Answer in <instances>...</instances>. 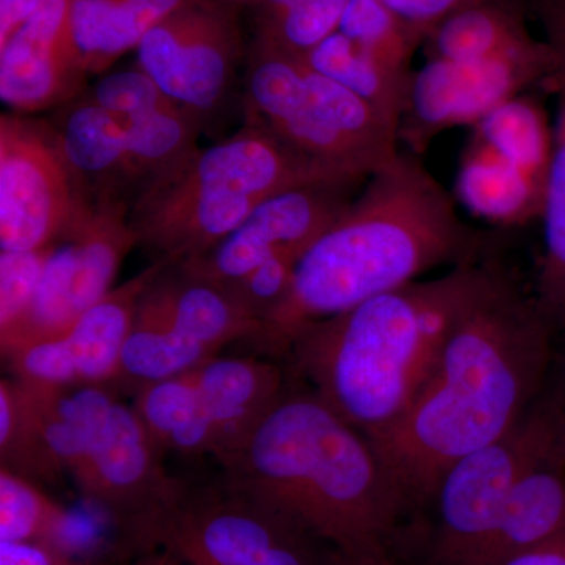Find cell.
<instances>
[{
    "label": "cell",
    "instance_id": "cell-11",
    "mask_svg": "<svg viewBox=\"0 0 565 565\" xmlns=\"http://www.w3.org/2000/svg\"><path fill=\"white\" fill-rule=\"evenodd\" d=\"M556 52L548 41L478 62L430 58L408 82L399 139L416 152L446 129L478 125L523 88L552 76Z\"/></svg>",
    "mask_w": 565,
    "mask_h": 565
},
{
    "label": "cell",
    "instance_id": "cell-17",
    "mask_svg": "<svg viewBox=\"0 0 565 565\" xmlns=\"http://www.w3.org/2000/svg\"><path fill=\"white\" fill-rule=\"evenodd\" d=\"M73 0H40L39 9L0 46V96L17 114L47 109L81 87L73 32Z\"/></svg>",
    "mask_w": 565,
    "mask_h": 565
},
{
    "label": "cell",
    "instance_id": "cell-37",
    "mask_svg": "<svg viewBox=\"0 0 565 565\" xmlns=\"http://www.w3.org/2000/svg\"><path fill=\"white\" fill-rule=\"evenodd\" d=\"M302 2L303 0H256L253 7L258 9L259 31L270 28Z\"/></svg>",
    "mask_w": 565,
    "mask_h": 565
},
{
    "label": "cell",
    "instance_id": "cell-7",
    "mask_svg": "<svg viewBox=\"0 0 565 565\" xmlns=\"http://www.w3.org/2000/svg\"><path fill=\"white\" fill-rule=\"evenodd\" d=\"M565 424L555 371L530 412L492 444L460 457L441 476L418 527V565H468L490 537L516 479Z\"/></svg>",
    "mask_w": 565,
    "mask_h": 565
},
{
    "label": "cell",
    "instance_id": "cell-4",
    "mask_svg": "<svg viewBox=\"0 0 565 565\" xmlns=\"http://www.w3.org/2000/svg\"><path fill=\"white\" fill-rule=\"evenodd\" d=\"M500 266L471 259L310 323L285 363L364 437L384 433L415 403L457 319Z\"/></svg>",
    "mask_w": 565,
    "mask_h": 565
},
{
    "label": "cell",
    "instance_id": "cell-31",
    "mask_svg": "<svg viewBox=\"0 0 565 565\" xmlns=\"http://www.w3.org/2000/svg\"><path fill=\"white\" fill-rule=\"evenodd\" d=\"M92 102L118 117H139L177 106L139 66L103 77L93 90Z\"/></svg>",
    "mask_w": 565,
    "mask_h": 565
},
{
    "label": "cell",
    "instance_id": "cell-9",
    "mask_svg": "<svg viewBox=\"0 0 565 565\" xmlns=\"http://www.w3.org/2000/svg\"><path fill=\"white\" fill-rule=\"evenodd\" d=\"M139 236L129 204L98 200L55 243L28 310L0 332L3 360L68 332L85 311L111 291L122 259Z\"/></svg>",
    "mask_w": 565,
    "mask_h": 565
},
{
    "label": "cell",
    "instance_id": "cell-20",
    "mask_svg": "<svg viewBox=\"0 0 565 565\" xmlns=\"http://www.w3.org/2000/svg\"><path fill=\"white\" fill-rule=\"evenodd\" d=\"M63 154L90 199L120 200L136 189L120 118L92 99L71 107L61 128ZM128 203V202H126Z\"/></svg>",
    "mask_w": 565,
    "mask_h": 565
},
{
    "label": "cell",
    "instance_id": "cell-28",
    "mask_svg": "<svg viewBox=\"0 0 565 565\" xmlns=\"http://www.w3.org/2000/svg\"><path fill=\"white\" fill-rule=\"evenodd\" d=\"M338 32L362 47L396 79L411 82L412 55L423 39L382 0H351Z\"/></svg>",
    "mask_w": 565,
    "mask_h": 565
},
{
    "label": "cell",
    "instance_id": "cell-29",
    "mask_svg": "<svg viewBox=\"0 0 565 565\" xmlns=\"http://www.w3.org/2000/svg\"><path fill=\"white\" fill-rule=\"evenodd\" d=\"M349 2L351 0H303L280 21L258 31V39L303 57L338 31Z\"/></svg>",
    "mask_w": 565,
    "mask_h": 565
},
{
    "label": "cell",
    "instance_id": "cell-24",
    "mask_svg": "<svg viewBox=\"0 0 565 565\" xmlns=\"http://www.w3.org/2000/svg\"><path fill=\"white\" fill-rule=\"evenodd\" d=\"M87 535L79 515L31 479L0 467V541L43 542L77 555Z\"/></svg>",
    "mask_w": 565,
    "mask_h": 565
},
{
    "label": "cell",
    "instance_id": "cell-26",
    "mask_svg": "<svg viewBox=\"0 0 565 565\" xmlns=\"http://www.w3.org/2000/svg\"><path fill=\"white\" fill-rule=\"evenodd\" d=\"M118 118L125 129L126 150L136 178L137 193L148 182L172 172L196 151V120L180 106L139 117Z\"/></svg>",
    "mask_w": 565,
    "mask_h": 565
},
{
    "label": "cell",
    "instance_id": "cell-40",
    "mask_svg": "<svg viewBox=\"0 0 565 565\" xmlns=\"http://www.w3.org/2000/svg\"><path fill=\"white\" fill-rule=\"evenodd\" d=\"M211 2L217 3V6L225 7V9L233 10L237 7L253 6L256 0H211Z\"/></svg>",
    "mask_w": 565,
    "mask_h": 565
},
{
    "label": "cell",
    "instance_id": "cell-13",
    "mask_svg": "<svg viewBox=\"0 0 565 565\" xmlns=\"http://www.w3.org/2000/svg\"><path fill=\"white\" fill-rule=\"evenodd\" d=\"M359 181L329 178L277 193L210 252L178 264L185 273L228 289L275 256L300 259L352 202Z\"/></svg>",
    "mask_w": 565,
    "mask_h": 565
},
{
    "label": "cell",
    "instance_id": "cell-35",
    "mask_svg": "<svg viewBox=\"0 0 565 565\" xmlns=\"http://www.w3.org/2000/svg\"><path fill=\"white\" fill-rule=\"evenodd\" d=\"M40 0H0V46L39 9Z\"/></svg>",
    "mask_w": 565,
    "mask_h": 565
},
{
    "label": "cell",
    "instance_id": "cell-6",
    "mask_svg": "<svg viewBox=\"0 0 565 565\" xmlns=\"http://www.w3.org/2000/svg\"><path fill=\"white\" fill-rule=\"evenodd\" d=\"M291 381L288 364L263 356H215L134 396L141 422L163 452L232 456Z\"/></svg>",
    "mask_w": 565,
    "mask_h": 565
},
{
    "label": "cell",
    "instance_id": "cell-23",
    "mask_svg": "<svg viewBox=\"0 0 565 565\" xmlns=\"http://www.w3.org/2000/svg\"><path fill=\"white\" fill-rule=\"evenodd\" d=\"M427 39L433 57L451 62L486 61L539 43L514 9L493 0H471L440 22Z\"/></svg>",
    "mask_w": 565,
    "mask_h": 565
},
{
    "label": "cell",
    "instance_id": "cell-8",
    "mask_svg": "<svg viewBox=\"0 0 565 565\" xmlns=\"http://www.w3.org/2000/svg\"><path fill=\"white\" fill-rule=\"evenodd\" d=\"M121 531L136 548L161 553L177 565H259L308 534L222 478L206 487L182 486L172 501Z\"/></svg>",
    "mask_w": 565,
    "mask_h": 565
},
{
    "label": "cell",
    "instance_id": "cell-25",
    "mask_svg": "<svg viewBox=\"0 0 565 565\" xmlns=\"http://www.w3.org/2000/svg\"><path fill=\"white\" fill-rule=\"evenodd\" d=\"M300 58L370 104L399 132L408 82L396 79L343 33H332Z\"/></svg>",
    "mask_w": 565,
    "mask_h": 565
},
{
    "label": "cell",
    "instance_id": "cell-15",
    "mask_svg": "<svg viewBox=\"0 0 565 565\" xmlns=\"http://www.w3.org/2000/svg\"><path fill=\"white\" fill-rule=\"evenodd\" d=\"M174 263L158 259L111 289L68 332L14 355L9 362L14 377L50 385H111L140 297Z\"/></svg>",
    "mask_w": 565,
    "mask_h": 565
},
{
    "label": "cell",
    "instance_id": "cell-16",
    "mask_svg": "<svg viewBox=\"0 0 565 565\" xmlns=\"http://www.w3.org/2000/svg\"><path fill=\"white\" fill-rule=\"evenodd\" d=\"M134 321L166 330L207 359H215L237 341L270 355L266 323L232 292L185 273L178 263L167 267L143 292Z\"/></svg>",
    "mask_w": 565,
    "mask_h": 565
},
{
    "label": "cell",
    "instance_id": "cell-27",
    "mask_svg": "<svg viewBox=\"0 0 565 565\" xmlns=\"http://www.w3.org/2000/svg\"><path fill=\"white\" fill-rule=\"evenodd\" d=\"M475 136L505 161L548 184L553 128L533 99L519 95L501 104L475 125Z\"/></svg>",
    "mask_w": 565,
    "mask_h": 565
},
{
    "label": "cell",
    "instance_id": "cell-1",
    "mask_svg": "<svg viewBox=\"0 0 565 565\" xmlns=\"http://www.w3.org/2000/svg\"><path fill=\"white\" fill-rule=\"evenodd\" d=\"M557 329L503 266L457 319L407 414L367 438L422 525L441 476L522 422L555 371Z\"/></svg>",
    "mask_w": 565,
    "mask_h": 565
},
{
    "label": "cell",
    "instance_id": "cell-32",
    "mask_svg": "<svg viewBox=\"0 0 565 565\" xmlns=\"http://www.w3.org/2000/svg\"><path fill=\"white\" fill-rule=\"evenodd\" d=\"M0 565H126L107 561L85 559L70 555L43 542L0 541ZM132 565H156L152 557Z\"/></svg>",
    "mask_w": 565,
    "mask_h": 565
},
{
    "label": "cell",
    "instance_id": "cell-14",
    "mask_svg": "<svg viewBox=\"0 0 565 565\" xmlns=\"http://www.w3.org/2000/svg\"><path fill=\"white\" fill-rule=\"evenodd\" d=\"M162 455L136 408L117 399L88 438L70 478L85 500L120 526L158 511L185 484L167 473Z\"/></svg>",
    "mask_w": 565,
    "mask_h": 565
},
{
    "label": "cell",
    "instance_id": "cell-36",
    "mask_svg": "<svg viewBox=\"0 0 565 565\" xmlns=\"http://www.w3.org/2000/svg\"><path fill=\"white\" fill-rule=\"evenodd\" d=\"M504 565H565V533L546 544L512 557Z\"/></svg>",
    "mask_w": 565,
    "mask_h": 565
},
{
    "label": "cell",
    "instance_id": "cell-34",
    "mask_svg": "<svg viewBox=\"0 0 565 565\" xmlns=\"http://www.w3.org/2000/svg\"><path fill=\"white\" fill-rule=\"evenodd\" d=\"M334 550L310 534L300 535L275 550L259 565H330Z\"/></svg>",
    "mask_w": 565,
    "mask_h": 565
},
{
    "label": "cell",
    "instance_id": "cell-5",
    "mask_svg": "<svg viewBox=\"0 0 565 565\" xmlns=\"http://www.w3.org/2000/svg\"><path fill=\"white\" fill-rule=\"evenodd\" d=\"M248 120L334 177L367 180L399 154V132L362 98L291 55L245 77Z\"/></svg>",
    "mask_w": 565,
    "mask_h": 565
},
{
    "label": "cell",
    "instance_id": "cell-3",
    "mask_svg": "<svg viewBox=\"0 0 565 565\" xmlns=\"http://www.w3.org/2000/svg\"><path fill=\"white\" fill-rule=\"evenodd\" d=\"M478 248L440 182L415 154L399 152L300 256L288 292L266 319L270 356L285 362L292 338L310 323L445 264L471 262Z\"/></svg>",
    "mask_w": 565,
    "mask_h": 565
},
{
    "label": "cell",
    "instance_id": "cell-19",
    "mask_svg": "<svg viewBox=\"0 0 565 565\" xmlns=\"http://www.w3.org/2000/svg\"><path fill=\"white\" fill-rule=\"evenodd\" d=\"M537 13L546 41L556 52L552 79L556 85V122L544 207L545 255L534 294L556 329L565 327V0H537Z\"/></svg>",
    "mask_w": 565,
    "mask_h": 565
},
{
    "label": "cell",
    "instance_id": "cell-2",
    "mask_svg": "<svg viewBox=\"0 0 565 565\" xmlns=\"http://www.w3.org/2000/svg\"><path fill=\"white\" fill-rule=\"evenodd\" d=\"M221 467L226 484L334 552L381 553L401 563L414 544V511L374 446L292 373Z\"/></svg>",
    "mask_w": 565,
    "mask_h": 565
},
{
    "label": "cell",
    "instance_id": "cell-30",
    "mask_svg": "<svg viewBox=\"0 0 565 565\" xmlns=\"http://www.w3.org/2000/svg\"><path fill=\"white\" fill-rule=\"evenodd\" d=\"M54 245L41 250L0 252V332L28 310Z\"/></svg>",
    "mask_w": 565,
    "mask_h": 565
},
{
    "label": "cell",
    "instance_id": "cell-10",
    "mask_svg": "<svg viewBox=\"0 0 565 565\" xmlns=\"http://www.w3.org/2000/svg\"><path fill=\"white\" fill-rule=\"evenodd\" d=\"M93 202L63 154L57 129L20 114L0 117L2 252L51 247Z\"/></svg>",
    "mask_w": 565,
    "mask_h": 565
},
{
    "label": "cell",
    "instance_id": "cell-22",
    "mask_svg": "<svg viewBox=\"0 0 565 565\" xmlns=\"http://www.w3.org/2000/svg\"><path fill=\"white\" fill-rule=\"evenodd\" d=\"M465 152L457 177V193L476 215L500 223H519L544 214L546 184L505 161L478 139Z\"/></svg>",
    "mask_w": 565,
    "mask_h": 565
},
{
    "label": "cell",
    "instance_id": "cell-12",
    "mask_svg": "<svg viewBox=\"0 0 565 565\" xmlns=\"http://www.w3.org/2000/svg\"><path fill=\"white\" fill-rule=\"evenodd\" d=\"M139 68L196 121L228 95L241 57L233 10L192 0L147 33L137 47Z\"/></svg>",
    "mask_w": 565,
    "mask_h": 565
},
{
    "label": "cell",
    "instance_id": "cell-39",
    "mask_svg": "<svg viewBox=\"0 0 565 565\" xmlns=\"http://www.w3.org/2000/svg\"><path fill=\"white\" fill-rule=\"evenodd\" d=\"M555 375L557 384H559L561 393H563L565 405V327L557 330Z\"/></svg>",
    "mask_w": 565,
    "mask_h": 565
},
{
    "label": "cell",
    "instance_id": "cell-38",
    "mask_svg": "<svg viewBox=\"0 0 565 565\" xmlns=\"http://www.w3.org/2000/svg\"><path fill=\"white\" fill-rule=\"evenodd\" d=\"M330 565H403L393 556L381 555V553H362V555H351V553L334 552L332 564Z\"/></svg>",
    "mask_w": 565,
    "mask_h": 565
},
{
    "label": "cell",
    "instance_id": "cell-18",
    "mask_svg": "<svg viewBox=\"0 0 565 565\" xmlns=\"http://www.w3.org/2000/svg\"><path fill=\"white\" fill-rule=\"evenodd\" d=\"M565 533V424L516 479L497 526L468 565H504Z\"/></svg>",
    "mask_w": 565,
    "mask_h": 565
},
{
    "label": "cell",
    "instance_id": "cell-21",
    "mask_svg": "<svg viewBox=\"0 0 565 565\" xmlns=\"http://www.w3.org/2000/svg\"><path fill=\"white\" fill-rule=\"evenodd\" d=\"M189 2L192 0H73L71 32L82 68L103 73Z\"/></svg>",
    "mask_w": 565,
    "mask_h": 565
},
{
    "label": "cell",
    "instance_id": "cell-33",
    "mask_svg": "<svg viewBox=\"0 0 565 565\" xmlns=\"http://www.w3.org/2000/svg\"><path fill=\"white\" fill-rule=\"evenodd\" d=\"M422 39L471 0H382Z\"/></svg>",
    "mask_w": 565,
    "mask_h": 565
}]
</instances>
